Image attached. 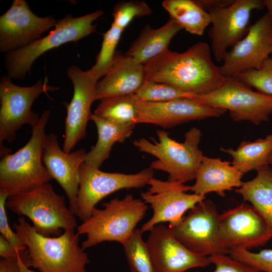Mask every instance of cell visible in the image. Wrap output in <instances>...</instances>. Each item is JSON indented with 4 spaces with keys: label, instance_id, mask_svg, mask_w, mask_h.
<instances>
[{
    "label": "cell",
    "instance_id": "f35d334b",
    "mask_svg": "<svg viewBox=\"0 0 272 272\" xmlns=\"http://www.w3.org/2000/svg\"><path fill=\"white\" fill-rule=\"evenodd\" d=\"M268 165L270 167V168L272 170V151L270 153L269 158V161H268Z\"/></svg>",
    "mask_w": 272,
    "mask_h": 272
},
{
    "label": "cell",
    "instance_id": "6da1fadb",
    "mask_svg": "<svg viewBox=\"0 0 272 272\" xmlns=\"http://www.w3.org/2000/svg\"><path fill=\"white\" fill-rule=\"evenodd\" d=\"M211 52L205 42L196 43L181 53L168 49L144 65L145 80L195 95L210 93L224 79L212 60Z\"/></svg>",
    "mask_w": 272,
    "mask_h": 272
},
{
    "label": "cell",
    "instance_id": "f1b7e54d",
    "mask_svg": "<svg viewBox=\"0 0 272 272\" xmlns=\"http://www.w3.org/2000/svg\"><path fill=\"white\" fill-rule=\"evenodd\" d=\"M143 234L141 229H135L122 245L127 263L131 272H155Z\"/></svg>",
    "mask_w": 272,
    "mask_h": 272
},
{
    "label": "cell",
    "instance_id": "cb8c5ba5",
    "mask_svg": "<svg viewBox=\"0 0 272 272\" xmlns=\"http://www.w3.org/2000/svg\"><path fill=\"white\" fill-rule=\"evenodd\" d=\"M90 120L96 126L98 138L96 144L86 153L84 163L99 169L108 158L113 146L122 143L129 137L135 125L120 124L101 118L92 113Z\"/></svg>",
    "mask_w": 272,
    "mask_h": 272
},
{
    "label": "cell",
    "instance_id": "4fadbf2b",
    "mask_svg": "<svg viewBox=\"0 0 272 272\" xmlns=\"http://www.w3.org/2000/svg\"><path fill=\"white\" fill-rule=\"evenodd\" d=\"M264 7L263 1L233 0L227 7L208 10L212 25L211 48L217 61H222L229 47L246 35L252 12Z\"/></svg>",
    "mask_w": 272,
    "mask_h": 272
},
{
    "label": "cell",
    "instance_id": "ac0fdd59",
    "mask_svg": "<svg viewBox=\"0 0 272 272\" xmlns=\"http://www.w3.org/2000/svg\"><path fill=\"white\" fill-rule=\"evenodd\" d=\"M149 232L146 243L155 272H186L211 264L209 257L197 254L180 243L169 226L159 224Z\"/></svg>",
    "mask_w": 272,
    "mask_h": 272
},
{
    "label": "cell",
    "instance_id": "484cf974",
    "mask_svg": "<svg viewBox=\"0 0 272 272\" xmlns=\"http://www.w3.org/2000/svg\"><path fill=\"white\" fill-rule=\"evenodd\" d=\"M221 150L231 156L232 164L243 175L257 171L268 165L272 151V133L252 142L243 141L235 150L221 148Z\"/></svg>",
    "mask_w": 272,
    "mask_h": 272
},
{
    "label": "cell",
    "instance_id": "74e56055",
    "mask_svg": "<svg viewBox=\"0 0 272 272\" xmlns=\"http://www.w3.org/2000/svg\"><path fill=\"white\" fill-rule=\"evenodd\" d=\"M263 3L264 7L267 10V13L272 22V0H264Z\"/></svg>",
    "mask_w": 272,
    "mask_h": 272
},
{
    "label": "cell",
    "instance_id": "603a6c76",
    "mask_svg": "<svg viewBox=\"0 0 272 272\" xmlns=\"http://www.w3.org/2000/svg\"><path fill=\"white\" fill-rule=\"evenodd\" d=\"M181 30L182 27L171 18L157 29L147 25L124 55L145 65L168 49L172 39Z\"/></svg>",
    "mask_w": 272,
    "mask_h": 272
},
{
    "label": "cell",
    "instance_id": "d4e9b609",
    "mask_svg": "<svg viewBox=\"0 0 272 272\" xmlns=\"http://www.w3.org/2000/svg\"><path fill=\"white\" fill-rule=\"evenodd\" d=\"M256 172L254 178L243 182L235 192L257 212L272 236V170L267 165Z\"/></svg>",
    "mask_w": 272,
    "mask_h": 272
},
{
    "label": "cell",
    "instance_id": "9a60e30c",
    "mask_svg": "<svg viewBox=\"0 0 272 272\" xmlns=\"http://www.w3.org/2000/svg\"><path fill=\"white\" fill-rule=\"evenodd\" d=\"M67 75L72 81L74 93L67 105L62 150L69 153L86 134L88 122L92 114L91 107L95 100L98 79L90 69L83 71L73 65L68 68Z\"/></svg>",
    "mask_w": 272,
    "mask_h": 272
},
{
    "label": "cell",
    "instance_id": "e0dca14e",
    "mask_svg": "<svg viewBox=\"0 0 272 272\" xmlns=\"http://www.w3.org/2000/svg\"><path fill=\"white\" fill-rule=\"evenodd\" d=\"M56 23L51 16L36 15L25 0H15L0 17V50L7 53L27 45Z\"/></svg>",
    "mask_w": 272,
    "mask_h": 272
},
{
    "label": "cell",
    "instance_id": "836d02e7",
    "mask_svg": "<svg viewBox=\"0 0 272 272\" xmlns=\"http://www.w3.org/2000/svg\"><path fill=\"white\" fill-rule=\"evenodd\" d=\"M229 254L260 272H272V249L253 252L245 249H231Z\"/></svg>",
    "mask_w": 272,
    "mask_h": 272
},
{
    "label": "cell",
    "instance_id": "1f68e13d",
    "mask_svg": "<svg viewBox=\"0 0 272 272\" xmlns=\"http://www.w3.org/2000/svg\"><path fill=\"white\" fill-rule=\"evenodd\" d=\"M151 14V8L144 1L120 2L114 7L112 23L124 30L134 18L149 16Z\"/></svg>",
    "mask_w": 272,
    "mask_h": 272
},
{
    "label": "cell",
    "instance_id": "7a4b0ae2",
    "mask_svg": "<svg viewBox=\"0 0 272 272\" xmlns=\"http://www.w3.org/2000/svg\"><path fill=\"white\" fill-rule=\"evenodd\" d=\"M13 228L27 247L32 266L38 272H87L90 259L79 245L80 236L75 229L65 230L57 236H45L24 217Z\"/></svg>",
    "mask_w": 272,
    "mask_h": 272
},
{
    "label": "cell",
    "instance_id": "9c48e42d",
    "mask_svg": "<svg viewBox=\"0 0 272 272\" xmlns=\"http://www.w3.org/2000/svg\"><path fill=\"white\" fill-rule=\"evenodd\" d=\"M205 105L228 111L236 121L258 125L272 114V96L254 91L237 77L225 78L214 91L193 98Z\"/></svg>",
    "mask_w": 272,
    "mask_h": 272
},
{
    "label": "cell",
    "instance_id": "7c38bea8",
    "mask_svg": "<svg viewBox=\"0 0 272 272\" xmlns=\"http://www.w3.org/2000/svg\"><path fill=\"white\" fill-rule=\"evenodd\" d=\"M148 189L141 194L142 199L150 205L153 215L140 229L144 233L162 223L172 226L179 223L185 213L205 199L206 196L188 193L191 186L178 181L151 178Z\"/></svg>",
    "mask_w": 272,
    "mask_h": 272
},
{
    "label": "cell",
    "instance_id": "ab89813d",
    "mask_svg": "<svg viewBox=\"0 0 272 272\" xmlns=\"http://www.w3.org/2000/svg\"><path fill=\"white\" fill-rule=\"evenodd\" d=\"M34 272H35V271Z\"/></svg>",
    "mask_w": 272,
    "mask_h": 272
},
{
    "label": "cell",
    "instance_id": "277c9868",
    "mask_svg": "<svg viewBox=\"0 0 272 272\" xmlns=\"http://www.w3.org/2000/svg\"><path fill=\"white\" fill-rule=\"evenodd\" d=\"M158 141L140 138L132 144L140 152L154 156L150 167L168 174V180L186 183L195 179L204 157L199 148L202 133L197 127H193L184 134L183 142L170 138L169 133L157 129Z\"/></svg>",
    "mask_w": 272,
    "mask_h": 272
},
{
    "label": "cell",
    "instance_id": "83f0119b",
    "mask_svg": "<svg viewBox=\"0 0 272 272\" xmlns=\"http://www.w3.org/2000/svg\"><path fill=\"white\" fill-rule=\"evenodd\" d=\"M137 102L134 94L104 99L100 101L93 114L114 123L135 125Z\"/></svg>",
    "mask_w": 272,
    "mask_h": 272
},
{
    "label": "cell",
    "instance_id": "5b68a950",
    "mask_svg": "<svg viewBox=\"0 0 272 272\" xmlns=\"http://www.w3.org/2000/svg\"><path fill=\"white\" fill-rule=\"evenodd\" d=\"M102 205L103 208H95L90 216L77 228L80 236H86L81 244L84 250L106 241L123 245L148 209L145 202L131 194L121 199H112Z\"/></svg>",
    "mask_w": 272,
    "mask_h": 272
},
{
    "label": "cell",
    "instance_id": "5bb4252c",
    "mask_svg": "<svg viewBox=\"0 0 272 272\" xmlns=\"http://www.w3.org/2000/svg\"><path fill=\"white\" fill-rule=\"evenodd\" d=\"M272 54V22L265 13L250 25L246 35L231 48L219 66L225 78L259 69Z\"/></svg>",
    "mask_w": 272,
    "mask_h": 272
},
{
    "label": "cell",
    "instance_id": "ba28073f",
    "mask_svg": "<svg viewBox=\"0 0 272 272\" xmlns=\"http://www.w3.org/2000/svg\"><path fill=\"white\" fill-rule=\"evenodd\" d=\"M47 84V80H39L34 85L22 87L13 83L8 76L0 82V151L1 156L9 154L10 149L3 145L4 142H13L16 131L25 124L32 127L38 122L39 115L33 112L32 106L42 93L58 90Z\"/></svg>",
    "mask_w": 272,
    "mask_h": 272
},
{
    "label": "cell",
    "instance_id": "d590c367",
    "mask_svg": "<svg viewBox=\"0 0 272 272\" xmlns=\"http://www.w3.org/2000/svg\"><path fill=\"white\" fill-rule=\"evenodd\" d=\"M196 1L206 11L211 8L227 7L230 5L233 0H197Z\"/></svg>",
    "mask_w": 272,
    "mask_h": 272
},
{
    "label": "cell",
    "instance_id": "d6986e66",
    "mask_svg": "<svg viewBox=\"0 0 272 272\" xmlns=\"http://www.w3.org/2000/svg\"><path fill=\"white\" fill-rule=\"evenodd\" d=\"M137 123L170 128L187 122L219 117L226 110L202 104L193 98L137 103Z\"/></svg>",
    "mask_w": 272,
    "mask_h": 272
},
{
    "label": "cell",
    "instance_id": "30bf717a",
    "mask_svg": "<svg viewBox=\"0 0 272 272\" xmlns=\"http://www.w3.org/2000/svg\"><path fill=\"white\" fill-rule=\"evenodd\" d=\"M219 216L214 203L205 199L188 211L179 223L169 226L180 243L197 254H227L229 250L220 237Z\"/></svg>",
    "mask_w": 272,
    "mask_h": 272
},
{
    "label": "cell",
    "instance_id": "8992f818",
    "mask_svg": "<svg viewBox=\"0 0 272 272\" xmlns=\"http://www.w3.org/2000/svg\"><path fill=\"white\" fill-rule=\"evenodd\" d=\"M6 207L29 219L35 230L45 236H57L62 231L75 229L78 226L64 197L57 194L50 183L9 196Z\"/></svg>",
    "mask_w": 272,
    "mask_h": 272
},
{
    "label": "cell",
    "instance_id": "7402d4cb",
    "mask_svg": "<svg viewBox=\"0 0 272 272\" xmlns=\"http://www.w3.org/2000/svg\"><path fill=\"white\" fill-rule=\"evenodd\" d=\"M243 175L231 162L204 156L190 191L203 196L214 192L224 197L226 191L242 185Z\"/></svg>",
    "mask_w": 272,
    "mask_h": 272
},
{
    "label": "cell",
    "instance_id": "e575fe53",
    "mask_svg": "<svg viewBox=\"0 0 272 272\" xmlns=\"http://www.w3.org/2000/svg\"><path fill=\"white\" fill-rule=\"evenodd\" d=\"M215 268L212 272H260L250 265L227 254H215L209 256ZM186 272H201L199 271Z\"/></svg>",
    "mask_w": 272,
    "mask_h": 272
},
{
    "label": "cell",
    "instance_id": "3957f363",
    "mask_svg": "<svg viewBox=\"0 0 272 272\" xmlns=\"http://www.w3.org/2000/svg\"><path fill=\"white\" fill-rule=\"evenodd\" d=\"M50 111L45 110L24 146L13 154L2 157L0 162V191L9 196L49 183L52 178L44 165L42 151L45 128Z\"/></svg>",
    "mask_w": 272,
    "mask_h": 272
},
{
    "label": "cell",
    "instance_id": "8d00e7d4",
    "mask_svg": "<svg viewBox=\"0 0 272 272\" xmlns=\"http://www.w3.org/2000/svg\"><path fill=\"white\" fill-rule=\"evenodd\" d=\"M0 272H20L17 260L16 258H2L0 261Z\"/></svg>",
    "mask_w": 272,
    "mask_h": 272
},
{
    "label": "cell",
    "instance_id": "52a82bcc",
    "mask_svg": "<svg viewBox=\"0 0 272 272\" xmlns=\"http://www.w3.org/2000/svg\"><path fill=\"white\" fill-rule=\"evenodd\" d=\"M103 14V11L97 10L78 17L67 15L57 21L54 29L47 35L7 53L5 63L8 76L11 79H23L36 59L46 52L94 33L96 26L93 23Z\"/></svg>",
    "mask_w": 272,
    "mask_h": 272
},
{
    "label": "cell",
    "instance_id": "8fae6325",
    "mask_svg": "<svg viewBox=\"0 0 272 272\" xmlns=\"http://www.w3.org/2000/svg\"><path fill=\"white\" fill-rule=\"evenodd\" d=\"M154 171L149 167L133 174L107 172L84 163L80 168L76 216L83 222L90 216L97 204L107 196L121 189L145 186L154 177Z\"/></svg>",
    "mask_w": 272,
    "mask_h": 272
},
{
    "label": "cell",
    "instance_id": "d6a6232c",
    "mask_svg": "<svg viewBox=\"0 0 272 272\" xmlns=\"http://www.w3.org/2000/svg\"><path fill=\"white\" fill-rule=\"evenodd\" d=\"M236 77L257 91L272 96V58L266 59L259 69L244 72Z\"/></svg>",
    "mask_w": 272,
    "mask_h": 272
},
{
    "label": "cell",
    "instance_id": "f546056e",
    "mask_svg": "<svg viewBox=\"0 0 272 272\" xmlns=\"http://www.w3.org/2000/svg\"><path fill=\"white\" fill-rule=\"evenodd\" d=\"M124 30L112 23L109 29L103 34L100 50L95 64L90 69L99 80L109 70L115 60L116 46Z\"/></svg>",
    "mask_w": 272,
    "mask_h": 272
},
{
    "label": "cell",
    "instance_id": "44dd1931",
    "mask_svg": "<svg viewBox=\"0 0 272 272\" xmlns=\"http://www.w3.org/2000/svg\"><path fill=\"white\" fill-rule=\"evenodd\" d=\"M145 80L144 65L117 53L111 67L97 83L95 100L133 94Z\"/></svg>",
    "mask_w": 272,
    "mask_h": 272
},
{
    "label": "cell",
    "instance_id": "4316f807",
    "mask_svg": "<svg viewBox=\"0 0 272 272\" xmlns=\"http://www.w3.org/2000/svg\"><path fill=\"white\" fill-rule=\"evenodd\" d=\"M162 7L170 18L189 33L201 36L211 24L208 11L194 0H165Z\"/></svg>",
    "mask_w": 272,
    "mask_h": 272
},
{
    "label": "cell",
    "instance_id": "ffe728a7",
    "mask_svg": "<svg viewBox=\"0 0 272 272\" xmlns=\"http://www.w3.org/2000/svg\"><path fill=\"white\" fill-rule=\"evenodd\" d=\"M86 154L83 148L67 153L60 148L55 134L50 133L45 135L42 162L52 179L64 190L69 207L75 215L80 182V168L84 163Z\"/></svg>",
    "mask_w": 272,
    "mask_h": 272
},
{
    "label": "cell",
    "instance_id": "2e32d148",
    "mask_svg": "<svg viewBox=\"0 0 272 272\" xmlns=\"http://www.w3.org/2000/svg\"><path fill=\"white\" fill-rule=\"evenodd\" d=\"M220 237L224 246L231 249H249L262 246L271 238L262 217L250 204L245 202L219 216Z\"/></svg>",
    "mask_w": 272,
    "mask_h": 272
},
{
    "label": "cell",
    "instance_id": "4dcf8cb0",
    "mask_svg": "<svg viewBox=\"0 0 272 272\" xmlns=\"http://www.w3.org/2000/svg\"><path fill=\"white\" fill-rule=\"evenodd\" d=\"M134 95L138 101L153 102H165L179 98H193L195 96L169 85L146 80Z\"/></svg>",
    "mask_w": 272,
    "mask_h": 272
}]
</instances>
